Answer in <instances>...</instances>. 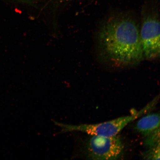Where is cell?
Here are the masks:
<instances>
[{"label": "cell", "instance_id": "5", "mask_svg": "<svg viewBox=\"0 0 160 160\" xmlns=\"http://www.w3.org/2000/svg\"><path fill=\"white\" fill-rule=\"evenodd\" d=\"M160 127V114H150L140 119L135 129L141 135L146 137Z\"/></svg>", "mask_w": 160, "mask_h": 160}, {"label": "cell", "instance_id": "7", "mask_svg": "<svg viewBox=\"0 0 160 160\" xmlns=\"http://www.w3.org/2000/svg\"><path fill=\"white\" fill-rule=\"evenodd\" d=\"M143 153V157L147 160H160V145L149 148Z\"/></svg>", "mask_w": 160, "mask_h": 160}, {"label": "cell", "instance_id": "4", "mask_svg": "<svg viewBox=\"0 0 160 160\" xmlns=\"http://www.w3.org/2000/svg\"><path fill=\"white\" fill-rule=\"evenodd\" d=\"M87 144L88 157L92 160H117L122 155L124 146L117 136H92Z\"/></svg>", "mask_w": 160, "mask_h": 160}, {"label": "cell", "instance_id": "3", "mask_svg": "<svg viewBox=\"0 0 160 160\" xmlns=\"http://www.w3.org/2000/svg\"><path fill=\"white\" fill-rule=\"evenodd\" d=\"M151 102L146 107L133 115L121 117L111 121L95 124L70 125L54 121L56 125L61 128L60 133L73 131H79L92 136L111 137L117 136L128 124L142 115L147 112L154 107Z\"/></svg>", "mask_w": 160, "mask_h": 160}, {"label": "cell", "instance_id": "6", "mask_svg": "<svg viewBox=\"0 0 160 160\" xmlns=\"http://www.w3.org/2000/svg\"><path fill=\"white\" fill-rule=\"evenodd\" d=\"M144 145L150 148L160 145V128L146 136Z\"/></svg>", "mask_w": 160, "mask_h": 160}, {"label": "cell", "instance_id": "2", "mask_svg": "<svg viewBox=\"0 0 160 160\" xmlns=\"http://www.w3.org/2000/svg\"><path fill=\"white\" fill-rule=\"evenodd\" d=\"M140 34L144 58L149 61L160 57L159 15L157 8L145 6L141 12Z\"/></svg>", "mask_w": 160, "mask_h": 160}, {"label": "cell", "instance_id": "1", "mask_svg": "<svg viewBox=\"0 0 160 160\" xmlns=\"http://www.w3.org/2000/svg\"><path fill=\"white\" fill-rule=\"evenodd\" d=\"M97 45L102 59L112 67H133L144 59L140 22L130 13L113 14L106 19L98 31Z\"/></svg>", "mask_w": 160, "mask_h": 160}]
</instances>
